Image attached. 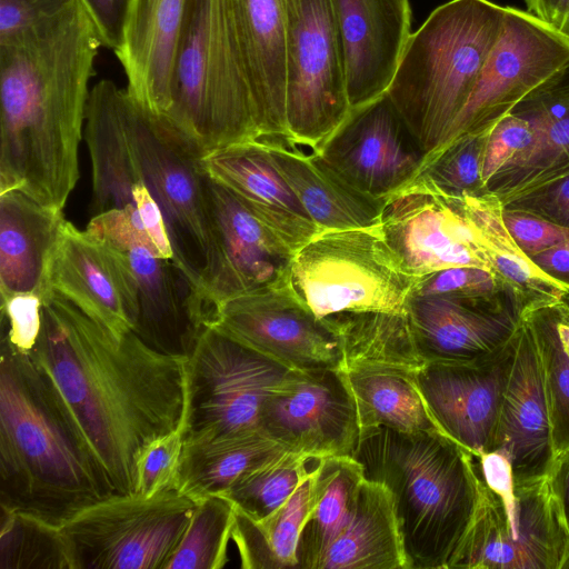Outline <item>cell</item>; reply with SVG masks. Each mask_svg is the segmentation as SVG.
Returning a JSON list of instances; mask_svg holds the SVG:
<instances>
[{"mask_svg": "<svg viewBox=\"0 0 569 569\" xmlns=\"http://www.w3.org/2000/svg\"><path fill=\"white\" fill-rule=\"evenodd\" d=\"M30 357L76 425L111 495H133L137 463L156 438L182 426L186 358L137 333L121 339L53 293Z\"/></svg>", "mask_w": 569, "mask_h": 569, "instance_id": "1", "label": "cell"}, {"mask_svg": "<svg viewBox=\"0 0 569 569\" xmlns=\"http://www.w3.org/2000/svg\"><path fill=\"white\" fill-rule=\"evenodd\" d=\"M101 37L80 0L49 26L0 44V193L63 210Z\"/></svg>", "mask_w": 569, "mask_h": 569, "instance_id": "2", "label": "cell"}, {"mask_svg": "<svg viewBox=\"0 0 569 569\" xmlns=\"http://www.w3.org/2000/svg\"><path fill=\"white\" fill-rule=\"evenodd\" d=\"M83 138L92 214L134 207L132 189L144 184L166 220L176 263L198 289L210 248L201 157L109 79L91 88Z\"/></svg>", "mask_w": 569, "mask_h": 569, "instance_id": "3", "label": "cell"}, {"mask_svg": "<svg viewBox=\"0 0 569 569\" xmlns=\"http://www.w3.org/2000/svg\"><path fill=\"white\" fill-rule=\"evenodd\" d=\"M110 496L48 379L30 355L1 341L0 507L60 527Z\"/></svg>", "mask_w": 569, "mask_h": 569, "instance_id": "4", "label": "cell"}, {"mask_svg": "<svg viewBox=\"0 0 569 569\" xmlns=\"http://www.w3.org/2000/svg\"><path fill=\"white\" fill-rule=\"evenodd\" d=\"M391 493L408 569H450L479 500L475 457L441 432L365 433L352 456Z\"/></svg>", "mask_w": 569, "mask_h": 569, "instance_id": "5", "label": "cell"}, {"mask_svg": "<svg viewBox=\"0 0 569 569\" xmlns=\"http://www.w3.org/2000/svg\"><path fill=\"white\" fill-rule=\"evenodd\" d=\"M506 7L449 0L409 37L386 96L427 158L446 141L498 40Z\"/></svg>", "mask_w": 569, "mask_h": 569, "instance_id": "6", "label": "cell"}, {"mask_svg": "<svg viewBox=\"0 0 569 569\" xmlns=\"http://www.w3.org/2000/svg\"><path fill=\"white\" fill-rule=\"evenodd\" d=\"M158 118L201 158L259 137L224 0H187L169 106Z\"/></svg>", "mask_w": 569, "mask_h": 569, "instance_id": "7", "label": "cell"}, {"mask_svg": "<svg viewBox=\"0 0 569 569\" xmlns=\"http://www.w3.org/2000/svg\"><path fill=\"white\" fill-rule=\"evenodd\" d=\"M475 461L479 500L450 569H561L569 530L549 477L517 481L497 450Z\"/></svg>", "mask_w": 569, "mask_h": 569, "instance_id": "8", "label": "cell"}, {"mask_svg": "<svg viewBox=\"0 0 569 569\" xmlns=\"http://www.w3.org/2000/svg\"><path fill=\"white\" fill-rule=\"evenodd\" d=\"M288 279L318 318L406 312L417 280L388 244L380 224L319 232L296 252Z\"/></svg>", "mask_w": 569, "mask_h": 569, "instance_id": "9", "label": "cell"}, {"mask_svg": "<svg viewBox=\"0 0 569 569\" xmlns=\"http://www.w3.org/2000/svg\"><path fill=\"white\" fill-rule=\"evenodd\" d=\"M292 371L206 327L186 358L184 442L260 431L264 401Z\"/></svg>", "mask_w": 569, "mask_h": 569, "instance_id": "10", "label": "cell"}, {"mask_svg": "<svg viewBox=\"0 0 569 569\" xmlns=\"http://www.w3.org/2000/svg\"><path fill=\"white\" fill-rule=\"evenodd\" d=\"M196 505L179 490L100 499L60 526L72 569H164Z\"/></svg>", "mask_w": 569, "mask_h": 569, "instance_id": "11", "label": "cell"}, {"mask_svg": "<svg viewBox=\"0 0 569 569\" xmlns=\"http://www.w3.org/2000/svg\"><path fill=\"white\" fill-rule=\"evenodd\" d=\"M284 18L289 137L319 150L351 112L335 0H284Z\"/></svg>", "mask_w": 569, "mask_h": 569, "instance_id": "12", "label": "cell"}, {"mask_svg": "<svg viewBox=\"0 0 569 569\" xmlns=\"http://www.w3.org/2000/svg\"><path fill=\"white\" fill-rule=\"evenodd\" d=\"M86 230L112 248L130 270L139 303L132 331L158 351L187 358L209 318L187 273L151 243L138 210L129 206L94 214Z\"/></svg>", "mask_w": 569, "mask_h": 569, "instance_id": "13", "label": "cell"}, {"mask_svg": "<svg viewBox=\"0 0 569 569\" xmlns=\"http://www.w3.org/2000/svg\"><path fill=\"white\" fill-rule=\"evenodd\" d=\"M203 192L210 248L197 292L211 326L224 300L288 280L296 252L231 190L206 173Z\"/></svg>", "mask_w": 569, "mask_h": 569, "instance_id": "14", "label": "cell"}, {"mask_svg": "<svg viewBox=\"0 0 569 569\" xmlns=\"http://www.w3.org/2000/svg\"><path fill=\"white\" fill-rule=\"evenodd\" d=\"M568 62L569 41L551 24L529 11L506 7L500 36L477 86L438 150L496 123Z\"/></svg>", "mask_w": 569, "mask_h": 569, "instance_id": "15", "label": "cell"}, {"mask_svg": "<svg viewBox=\"0 0 569 569\" xmlns=\"http://www.w3.org/2000/svg\"><path fill=\"white\" fill-rule=\"evenodd\" d=\"M211 326L290 369H341L337 333L298 298L289 279L224 300Z\"/></svg>", "mask_w": 569, "mask_h": 569, "instance_id": "16", "label": "cell"}, {"mask_svg": "<svg viewBox=\"0 0 569 569\" xmlns=\"http://www.w3.org/2000/svg\"><path fill=\"white\" fill-rule=\"evenodd\" d=\"M259 429L288 451L313 459L352 457L360 423L342 370H293L264 401Z\"/></svg>", "mask_w": 569, "mask_h": 569, "instance_id": "17", "label": "cell"}, {"mask_svg": "<svg viewBox=\"0 0 569 569\" xmlns=\"http://www.w3.org/2000/svg\"><path fill=\"white\" fill-rule=\"evenodd\" d=\"M385 239L416 278L453 267L493 271L459 196L413 179L389 197L380 217Z\"/></svg>", "mask_w": 569, "mask_h": 569, "instance_id": "18", "label": "cell"}, {"mask_svg": "<svg viewBox=\"0 0 569 569\" xmlns=\"http://www.w3.org/2000/svg\"><path fill=\"white\" fill-rule=\"evenodd\" d=\"M318 151L353 188L383 200L409 184L427 159L386 94L351 111Z\"/></svg>", "mask_w": 569, "mask_h": 569, "instance_id": "19", "label": "cell"}, {"mask_svg": "<svg viewBox=\"0 0 569 569\" xmlns=\"http://www.w3.org/2000/svg\"><path fill=\"white\" fill-rule=\"evenodd\" d=\"M516 343L517 335L491 356L426 363L417 372L419 389L437 425L473 457L493 450Z\"/></svg>", "mask_w": 569, "mask_h": 569, "instance_id": "20", "label": "cell"}, {"mask_svg": "<svg viewBox=\"0 0 569 569\" xmlns=\"http://www.w3.org/2000/svg\"><path fill=\"white\" fill-rule=\"evenodd\" d=\"M47 300L58 295L114 337L132 331L139 313L134 280L108 244L63 220L46 272Z\"/></svg>", "mask_w": 569, "mask_h": 569, "instance_id": "21", "label": "cell"}, {"mask_svg": "<svg viewBox=\"0 0 569 569\" xmlns=\"http://www.w3.org/2000/svg\"><path fill=\"white\" fill-rule=\"evenodd\" d=\"M426 363L467 362L496 353L519 331L523 310L460 295H412L406 308Z\"/></svg>", "mask_w": 569, "mask_h": 569, "instance_id": "22", "label": "cell"}, {"mask_svg": "<svg viewBox=\"0 0 569 569\" xmlns=\"http://www.w3.org/2000/svg\"><path fill=\"white\" fill-rule=\"evenodd\" d=\"M495 450L508 458L517 481L549 477L556 459L540 356L525 319L517 333Z\"/></svg>", "mask_w": 569, "mask_h": 569, "instance_id": "23", "label": "cell"}, {"mask_svg": "<svg viewBox=\"0 0 569 569\" xmlns=\"http://www.w3.org/2000/svg\"><path fill=\"white\" fill-rule=\"evenodd\" d=\"M351 111L386 94L411 34L409 0H335Z\"/></svg>", "mask_w": 569, "mask_h": 569, "instance_id": "24", "label": "cell"}, {"mask_svg": "<svg viewBox=\"0 0 569 569\" xmlns=\"http://www.w3.org/2000/svg\"><path fill=\"white\" fill-rule=\"evenodd\" d=\"M259 137L288 136L284 0H224Z\"/></svg>", "mask_w": 569, "mask_h": 569, "instance_id": "25", "label": "cell"}, {"mask_svg": "<svg viewBox=\"0 0 569 569\" xmlns=\"http://www.w3.org/2000/svg\"><path fill=\"white\" fill-rule=\"evenodd\" d=\"M510 112L531 120L537 133L482 190L497 196L505 207L569 177V62Z\"/></svg>", "mask_w": 569, "mask_h": 569, "instance_id": "26", "label": "cell"}, {"mask_svg": "<svg viewBox=\"0 0 569 569\" xmlns=\"http://www.w3.org/2000/svg\"><path fill=\"white\" fill-rule=\"evenodd\" d=\"M200 166L208 177L231 190L295 252L320 232L259 140L212 151L200 159Z\"/></svg>", "mask_w": 569, "mask_h": 569, "instance_id": "27", "label": "cell"}, {"mask_svg": "<svg viewBox=\"0 0 569 569\" xmlns=\"http://www.w3.org/2000/svg\"><path fill=\"white\" fill-rule=\"evenodd\" d=\"M187 0H131L121 46L114 52L127 91L157 117L166 113Z\"/></svg>", "mask_w": 569, "mask_h": 569, "instance_id": "28", "label": "cell"}, {"mask_svg": "<svg viewBox=\"0 0 569 569\" xmlns=\"http://www.w3.org/2000/svg\"><path fill=\"white\" fill-rule=\"evenodd\" d=\"M259 140L321 231L367 228L380 223L386 200L365 194L328 164L317 149L288 136Z\"/></svg>", "mask_w": 569, "mask_h": 569, "instance_id": "29", "label": "cell"}, {"mask_svg": "<svg viewBox=\"0 0 569 569\" xmlns=\"http://www.w3.org/2000/svg\"><path fill=\"white\" fill-rule=\"evenodd\" d=\"M64 217L19 190L0 193V293L47 300L48 261Z\"/></svg>", "mask_w": 569, "mask_h": 569, "instance_id": "30", "label": "cell"}, {"mask_svg": "<svg viewBox=\"0 0 569 569\" xmlns=\"http://www.w3.org/2000/svg\"><path fill=\"white\" fill-rule=\"evenodd\" d=\"M318 569H408L390 491L363 479L355 510Z\"/></svg>", "mask_w": 569, "mask_h": 569, "instance_id": "31", "label": "cell"}, {"mask_svg": "<svg viewBox=\"0 0 569 569\" xmlns=\"http://www.w3.org/2000/svg\"><path fill=\"white\" fill-rule=\"evenodd\" d=\"M341 370L356 401L360 437L379 428L403 433H443L419 389L418 371L383 366Z\"/></svg>", "mask_w": 569, "mask_h": 569, "instance_id": "32", "label": "cell"}, {"mask_svg": "<svg viewBox=\"0 0 569 569\" xmlns=\"http://www.w3.org/2000/svg\"><path fill=\"white\" fill-rule=\"evenodd\" d=\"M461 206L495 272L508 283L532 297L533 309L557 305L569 296V282L541 269L518 246L505 220V206L488 192L459 196ZM537 308V309H538Z\"/></svg>", "mask_w": 569, "mask_h": 569, "instance_id": "33", "label": "cell"}, {"mask_svg": "<svg viewBox=\"0 0 569 569\" xmlns=\"http://www.w3.org/2000/svg\"><path fill=\"white\" fill-rule=\"evenodd\" d=\"M286 451L259 430L184 442L177 490L194 500L223 495L244 473Z\"/></svg>", "mask_w": 569, "mask_h": 569, "instance_id": "34", "label": "cell"}, {"mask_svg": "<svg viewBox=\"0 0 569 569\" xmlns=\"http://www.w3.org/2000/svg\"><path fill=\"white\" fill-rule=\"evenodd\" d=\"M363 479V468L353 457L318 459L313 468L315 501L300 532L297 569H318L348 523Z\"/></svg>", "mask_w": 569, "mask_h": 569, "instance_id": "35", "label": "cell"}, {"mask_svg": "<svg viewBox=\"0 0 569 569\" xmlns=\"http://www.w3.org/2000/svg\"><path fill=\"white\" fill-rule=\"evenodd\" d=\"M323 318L339 338L341 369L383 366L419 371L425 366L407 312H341Z\"/></svg>", "mask_w": 569, "mask_h": 569, "instance_id": "36", "label": "cell"}, {"mask_svg": "<svg viewBox=\"0 0 569 569\" xmlns=\"http://www.w3.org/2000/svg\"><path fill=\"white\" fill-rule=\"evenodd\" d=\"M313 469L276 511L254 520L236 508L231 540L242 569H297V548L303 523L313 507Z\"/></svg>", "mask_w": 569, "mask_h": 569, "instance_id": "37", "label": "cell"}, {"mask_svg": "<svg viewBox=\"0 0 569 569\" xmlns=\"http://www.w3.org/2000/svg\"><path fill=\"white\" fill-rule=\"evenodd\" d=\"M543 371L556 457L569 448V309L560 303L528 310Z\"/></svg>", "mask_w": 569, "mask_h": 569, "instance_id": "38", "label": "cell"}, {"mask_svg": "<svg viewBox=\"0 0 569 569\" xmlns=\"http://www.w3.org/2000/svg\"><path fill=\"white\" fill-rule=\"evenodd\" d=\"M196 501L190 522L164 569H221L228 562L234 503L220 493L207 495Z\"/></svg>", "mask_w": 569, "mask_h": 569, "instance_id": "39", "label": "cell"}, {"mask_svg": "<svg viewBox=\"0 0 569 569\" xmlns=\"http://www.w3.org/2000/svg\"><path fill=\"white\" fill-rule=\"evenodd\" d=\"M1 509V569H72L60 527L34 516Z\"/></svg>", "mask_w": 569, "mask_h": 569, "instance_id": "40", "label": "cell"}, {"mask_svg": "<svg viewBox=\"0 0 569 569\" xmlns=\"http://www.w3.org/2000/svg\"><path fill=\"white\" fill-rule=\"evenodd\" d=\"M312 460L316 459L286 451L244 473L223 495L248 517L263 519L280 508L307 479L317 463L310 467Z\"/></svg>", "mask_w": 569, "mask_h": 569, "instance_id": "41", "label": "cell"}, {"mask_svg": "<svg viewBox=\"0 0 569 569\" xmlns=\"http://www.w3.org/2000/svg\"><path fill=\"white\" fill-rule=\"evenodd\" d=\"M492 126L467 132L429 156L416 179L450 196L482 191L483 152Z\"/></svg>", "mask_w": 569, "mask_h": 569, "instance_id": "42", "label": "cell"}, {"mask_svg": "<svg viewBox=\"0 0 569 569\" xmlns=\"http://www.w3.org/2000/svg\"><path fill=\"white\" fill-rule=\"evenodd\" d=\"M183 445L181 426L156 438L142 450L137 463L136 495L151 498L177 490Z\"/></svg>", "mask_w": 569, "mask_h": 569, "instance_id": "43", "label": "cell"}, {"mask_svg": "<svg viewBox=\"0 0 569 569\" xmlns=\"http://www.w3.org/2000/svg\"><path fill=\"white\" fill-rule=\"evenodd\" d=\"M536 133V124L515 112L501 117L491 127L482 160L483 188L499 170L533 142Z\"/></svg>", "mask_w": 569, "mask_h": 569, "instance_id": "44", "label": "cell"}, {"mask_svg": "<svg viewBox=\"0 0 569 569\" xmlns=\"http://www.w3.org/2000/svg\"><path fill=\"white\" fill-rule=\"evenodd\" d=\"M42 305L37 293L1 297V341L18 352L31 353L41 331Z\"/></svg>", "mask_w": 569, "mask_h": 569, "instance_id": "45", "label": "cell"}, {"mask_svg": "<svg viewBox=\"0 0 569 569\" xmlns=\"http://www.w3.org/2000/svg\"><path fill=\"white\" fill-rule=\"evenodd\" d=\"M77 0H0V44L44 28Z\"/></svg>", "mask_w": 569, "mask_h": 569, "instance_id": "46", "label": "cell"}, {"mask_svg": "<svg viewBox=\"0 0 569 569\" xmlns=\"http://www.w3.org/2000/svg\"><path fill=\"white\" fill-rule=\"evenodd\" d=\"M496 272L478 267H453L417 278L412 295H460L493 300Z\"/></svg>", "mask_w": 569, "mask_h": 569, "instance_id": "47", "label": "cell"}, {"mask_svg": "<svg viewBox=\"0 0 569 569\" xmlns=\"http://www.w3.org/2000/svg\"><path fill=\"white\" fill-rule=\"evenodd\" d=\"M505 223L529 257L569 241V227L521 210L503 209Z\"/></svg>", "mask_w": 569, "mask_h": 569, "instance_id": "48", "label": "cell"}, {"mask_svg": "<svg viewBox=\"0 0 569 569\" xmlns=\"http://www.w3.org/2000/svg\"><path fill=\"white\" fill-rule=\"evenodd\" d=\"M506 208L533 213L569 227V177L523 197Z\"/></svg>", "mask_w": 569, "mask_h": 569, "instance_id": "49", "label": "cell"}, {"mask_svg": "<svg viewBox=\"0 0 569 569\" xmlns=\"http://www.w3.org/2000/svg\"><path fill=\"white\" fill-rule=\"evenodd\" d=\"M91 17L103 47L116 52L121 46L131 0H80Z\"/></svg>", "mask_w": 569, "mask_h": 569, "instance_id": "50", "label": "cell"}, {"mask_svg": "<svg viewBox=\"0 0 569 569\" xmlns=\"http://www.w3.org/2000/svg\"><path fill=\"white\" fill-rule=\"evenodd\" d=\"M132 198L143 229L160 257L174 260V252L166 220L156 199L142 183L133 187Z\"/></svg>", "mask_w": 569, "mask_h": 569, "instance_id": "51", "label": "cell"}, {"mask_svg": "<svg viewBox=\"0 0 569 569\" xmlns=\"http://www.w3.org/2000/svg\"><path fill=\"white\" fill-rule=\"evenodd\" d=\"M549 481L569 530V448L556 457Z\"/></svg>", "mask_w": 569, "mask_h": 569, "instance_id": "52", "label": "cell"}, {"mask_svg": "<svg viewBox=\"0 0 569 569\" xmlns=\"http://www.w3.org/2000/svg\"><path fill=\"white\" fill-rule=\"evenodd\" d=\"M531 258L549 274L569 282V241L542 251Z\"/></svg>", "mask_w": 569, "mask_h": 569, "instance_id": "53", "label": "cell"}, {"mask_svg": "<svg viewBox=\"0 0 569 569\" xmlns=\"http://www.w3.org/2000/svg\"><path fill=\"white\" fill-rule=\"evenodd\" d=\"M529 12L539 19L552 23L559 0H525Z\"/></svg>", "mask_w": 569, "mask_h": 569, "instance_id": "54", "label": "cell"}, {"mask_svg": "<svg viewBox=\"0 0 569 569\" xmlns=\"http://www.w3.org/2000/svg\"><path fill=\"white\" fill-rule=\"evenodd\" d=\"M551 26L569 41V0H559Z\"/></svg>", "mask_w": 569, "mask_h": 569, "instance_id": "55", "label": "cell"}, {"mask_svg": "<svg viewBox=\"0 0 569 569\" xmlns=\"http://www.w3.org/2000/svg\"><path fill=\"white\" fill-rule=\"evenodd\" d=\"M561 569H569V546H568V550H567L566 558H565Z\"/></svg>", "mask_w": 569, "mask_h": 569, "instance_id": "56", "label": "cell"}, {"mask_svg": "<svg viewBox=\"0 0 569 569\" xmlns=\"http://www.w3.org/2000/svg\"><path fill=\"white\" fill-rule=\"evenodd\" d=\"M568 298H569V296H568ZM563 303H565V305L567 306V308L569 309V301H568V302H563Z\"/></svg>", "mask_w": 569, "mask_h": 569, "instance_id": "57", "label": "cell"}]
</instances>
